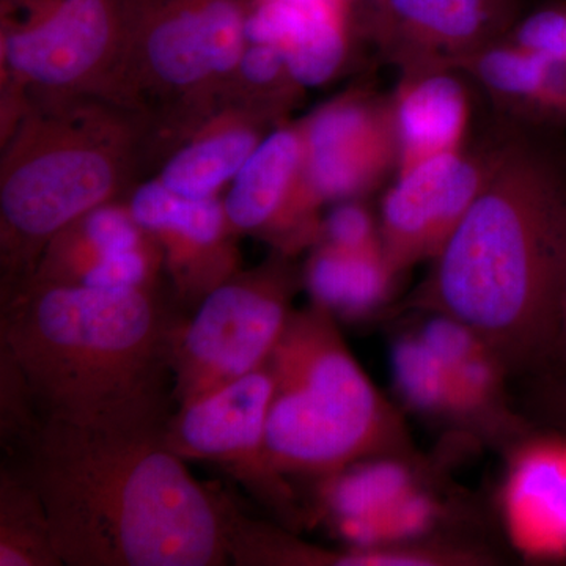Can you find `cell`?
Wrapping results in <instances>:
<instances>
[{"mask_svg":"<svg viewBox=\"0 0 566 566\" xmlns=\"http://www.w3.org/2000/svg\"><path fill=\"white\" fill-rule=\"evenodd\" d=\"M164 430L43 419L17 460L50 515L66 566L230 564L232 499L193 479Z\"/></svg>","mask_w":566,"mask_h":566,"instance_id":"cell-1","label":"cell"},{"mask_svg":"<svg viewBox=\"0 0 566 566\" xmlns=\"http://www.w3.org/2000/svg\"><path fill=\"white\" fill-rule=\"evenodd\" d=\"M398 279L382 251H346L326 243L315 245L303 271L312 304L349 323L367 322L390 308Z\"/></svg>","mask_w":566,"mask_h":566,"instance_id":"cell-19","label":"cell"},{"mask_svg":"<svg viewBox=\"0 0 566 566\" xmlns=\"http://www.w3.org/2000/svg\"><path fill=\"white\" fill-rule=\"evenodd\" d=\"M303 166L301 123L268 133L223 199L233 232L262 237L290 256L318 244L323 219L305 186Z\"/></svg>","mask_w":566,"mask_h":566,"instance_id":"cell-13","label":"cell"},{"mask_svg":"<svg viewBox=\"0 0 566 566\" xmlns=\"http://www.w3.org/2000/svg\"><path fill=\"white\" fill-rule=\"evenodd\" d=\"M128 207L142 229L163 245L164 268L182 308H196L241 270L238 234L221 197L185 199L155 178L133 189Z\"/></svg>","mask_w":566,"mask_h":566,"instance_id":"cell-12","label":"cell"},{"mask_svg":"<svg viewBox=\"0 0 566 566\" xmlns=\"http://www.w3.org/2000/svg\"><path fill=\"white\" fill-rule=\"evenodd\" d=\"M186 316L161 285L31 283L0 304V345L43 419L114 430L166 427L175 342Z\"/></svg>","mask_w":566,"mask_h":566,"instance_id":"cell-3","label":"cell"},{"mask_svg":"<svg viewBox=\"0 0 566 566\" xmlns=\"http://www.w3.org/2000/svg\"><path fill=\"white\" fill-rule=\"evenodd\" d=\"M43 417L13 354L0 345V446L3 460H17L39 433Z\"/></svg>","mask_w":566,"mask_h":566,"instance_id":"cell-25","label":"cell"},{"mask_svg":"<svg viewBox=\"0 0 566 566\" xmlns=\"http://www.w3.org/2000/svg\"><path fill=\"white\" fill-rule=\"evenodd\" d=\"M275 114L226 103L180 134L182 142L164 164L158 180L185 199L218 197L248 161Z\"/></svg>","mask_w":566,"mask_h":566,"instance_id":"cell-15","label":"cell"},{"mask_svg":"<svg viewBox=\"0 0 566 566\" xmlns=\"http://www.w3.org/2000/svg\"><path fill=\"white\" fill-rule=\"evenodd\" d=\"M126 48L128 0H0L7 95L118 103Z\"/></svg>","mask_w":566,"mask_h":566,"instance_id":"cell-7","label":"cell"},{"mask_svg":"<svg viewBox=\"0 0 566 566\" xmlns=\"http://www.w3.org/2000/svg\"><path fill=\"white\" fill-rule=\"evenodd\" d=\"M523 378H526V389L520 411L535 427L566 433V367L549 365Z\"/></svg>","mask_w":566,"mask_h":566,"instance_id":"cell-27","label":"cell"},{"mask_svg":"<svg viewBox=\"0 0 566 566\" xmlns=\"http://www.w3.org/2000/svg\"><path fill=\"white\" fill-rule=\"evenodd\" d=\"M230 564L238 566H394L390 547L327 549L297 538L293 531L230 510Z\"/></svg>","mask_w":566,"mask_h":566,"instance_id":"cell-21","label":"cell"},{"mask_svg":"<svg viewBox=\"0 0 566 566\" xmlns=\"http://www.w3.org/2000/svg\"><path fill=\"white\" fill-rule=\"evenodd\" d=\"M495 153L479 156L461 148L398 172L378 216L382 255L394 274L401 277L433 262L486 185Z\"/></svg>","mask_w":566,"mask_h":566,"instance_id":"cell-10","label":"cell"},{"mask_svg":"<svg viewBox=\"0 0 566 566\" xmlns=\"http://www.w3.org/2000/svg\"><path fill=\"white\" fill-rule=\"evenodd\" d=\"M268 367L266 452L292 482L314 483L367 458L416 453L403 416L365 374L326 308H294Z\"/></svg>","mask_w":566,"mask_h":566,"instance_id":"cell-5","label":"cell"},{"mask_svg":"<svg viewBox=\"0 0 566 566\" xmlns=\"http://www.w3.org/2000/svg\"><path fill=\"white\" fill-rule=\"evenodd\" d=\"M271 395L273 378L266 363L216 392L177 406L167 420L164 442L181 460L221 468L283 527L296 532L311 523L292 480L282 475L268 457L264 433Z\"/></svg>","mask_w":566,"mask_h":566,"instance_id":"cell-9","label":"cell"},{"mask_svg":"<svg viewBox=\"0 0 566 566\" xmlns=\"http://www.w3.org/2000/svg\"><path fill=\"white\" fill-rule=\"evenodd\" d=\"M394 386L406 408L452 434L469 436L468 417L449 368L415 329L395 337Z\"/></svg>","mask_w":566,"mask_h":566,"instance_id":"cell-22","label":"cell"},{"mask_svg":"<svg viewBox=\"0 0 566 566\" xmlns=\"http://www.w3.org/2000/svg\"><path fill=\"white\" fill-rule=\"evenodd\" d=\"M255 0H128L118 103L180 133L226 104Z\"/></svg>","mask_w":566,"mask_h":566,"instance_id":"cell-6","label":"cell"},{"mask_svg":"<svg viewBox=\"0 0 566 566\" xmlns=\"http://www.w3.org/2000/svg\"><path fill=\"white\" fill-rule=\"evenodd\" d=\"M319 243L346 251H382L378 218L359 199L335 203L322 221Z\"/></svg>","mask_w":566,"mask_h":566,"instance_id":"cell-26","label":"cell"},{"mask_svg":"<svg viewBox=\"0 0 566 566\" xmlns=\"http://www.w3.org/2000/svg\"><path fill=\"white\" fill-rule=\"evenodd\" d=\"M304 182L318 207L360 199L398 169L392 104L342 96L301 123Z\"/></svg>","mask_w":566,"mask_h":566,"instance_id":"cell-11","label":"cell"},{"mask_svg":"<svg viewBox=\"0 0 566 566\" xmlns=\"http://www.w3.org/2000/svg\"><path fill=\"white\" fill-rule=\"evenodd\" d=\"M565 251L566 158L512 142L405 308L465 324L523 378L553 359Z\"/></svg>","mask_w":566,"mask_h":566,"instance_id":"cell-2","label":"cell"},{"mask_svg":"<svg viewBox=\"0 0 566 566\" xmlns=\"http://www.w3.org/2000/svg\"><path fill=\"white\" fill-rule=\"evenodd\" d=\"M512 43L547 62H566V6L528 14L513 31Z\"/></svg>","mask_w":566,"mask_h":566,"instance_id":"cell-28","label":"cell"},{"mask_svg":"<svg viewBox=\"0 0 566 566\" xmlns=\"http://www.w3.org/2000/svg\"><path fill=\"white\" fill-rule=\"evenodd\" d=\"M386 22L403 41L409 70L455 66L494 43L505 25V0H381Z\"/></svg>","mask_w":566,"mask_h":566,"instance_id":"cell-16","label":"cell"},{"mask_svg":"<svg viewBox=\"0 0 566 566\" xmlns=\"http://www.w3.org/2000/svg\"><path fill=\"white\" fill-rule=\"evenodd\" d=\"M147 237L128 202L104 203L71 222L51 241L31 283L81 285L104 259L140 244Z\"/></svg>","mask_w":566,"mask_h":566,"instance_id":"cell-20","label":"cell"},{"mask_svg":"<svg viewBox=\"0 0 566 566\" xmlns=\"http://www.w3.org/2000/svg\"><path fill=\"white\" fill-rule=\"evenodd\" d=\"M376 2H378V3H379V2H381V0H376Z\"/></svg>","mask_w":566,"mask_h":566,"instance_id":"cell-30","label":"cell"},{"mask_svg":"<svg viewBox=\"0 0 566 566\" xmlns=\"http://www.w3.org/2000/svg\"><path fill=\"white\" fill-rule=\"evenodd\" d=\"M495 495L510 546L532 564L566 562V433L532 427L504 450Z\"/></svg>","mask_w":566,"mask_h":566,"instance_id":"cell-14","label":"cell"},{"mask_svg":"<svg viewBox=\"0 0 566 566\" xmlns=\"http://www.w3.org/2000/svg\"><path fill=\"white\" fill-rule=\"evenodd\" d=\"M438 469L411 455L367 458L337 474L316 480L307 504L308 523H324L346 545L367 524L394 509L406 495L433 482Z\"/></svg>","mask_w":566,"mask_h":566,"instance_id":"cell-17","label":"cell"},{"mask_svg":"<svg viewBox=\"0 0 566 566\" xmlns=\"http://www.w3.org/2000/svg\"><path fill=\"white\" fill-rule=\"evenodd\" d=\"M549 365L566 367V251L564 263H562L560 281H558L556 337H554L553 359Z\"/></svg>","mask_w":566,"mask_h":566,"instance_id":"cell-29","label":"cell"},{"mask_svg":"<svg viewBox=\"0 0 566 566\" xmlns=\"http://www.w3.org/2000/svg\"><path fill=\"white\" fill-rule=\"evenodd\" d=\"M0 566H63L40 491L7 460L0 465Z\"/></svg>","mask_w":566,"mask_h":566,"instance_id":"cell-23","label":"cell"},{"mask_svg":"<svg viewBox=\"0 0 566 566\" xmlns=\"http://www.w3.org/2000/svg\"><path fill=\"white\" fill-rule=\"evenodd\" d=\"M455 66L471 71L494 95L536 107L545 88L549 62L512 41H494L455 63Z\"/></svg>","mask_w":566,"mask_h":566,"instance_id":"cell-24","label":"cell"},{"mask_svg":"<svg viewBox=\"0 0 566 566\" xmlns=\"http://www.w3.org/2000/svg\"><path fill=\"white\" fill-rule=\"evenodd\" d=\"M398 172L415 164L463 148L471 102L449 66L408 70L392 99Z\"/></svg>","mask_w":566,"mask_h":566,"instance_id":"cell-18","label":"cell"},{"mask_svg":"<svg viewBox=\"0 0 566 566\" xmlns=\"http://www.w3.org/2000/svg\"><path fill=\"white\" fill-rule=\"evenodd\" d=\"M0 163V304L21 293L51 241L117 202L158 139L148 115L98 96L21 98Z\"/></svg>","mask_w":566,"mask_h":566,"instance_id":"cell-4","label":"cell"},{"mask_svg":"<svg viewBox=\"0 0 566 566\" xmlns=\"http://www.w3.org/2000/svg\"><path fill=\"white\" fill-rule=\"evenodd\" d=\"M303 285V271L274 251L260 266L240 270L212 290L175 342L174 403H192L263 367Z\"/></svg>","mask_w":566,"mask_h":566,"instance_id":"cell-8","label":"cell"}]
</instances>
